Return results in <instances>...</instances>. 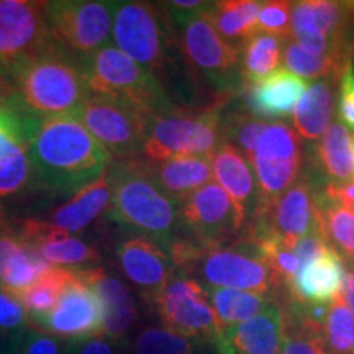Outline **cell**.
I'll list each match as a JSON object with an SVG mask.
<instances>
[{
	"label": "cell",
	"instance_id": "6da1fadb",
	"mask_svg": "<svg viewBox=\"0 0 354 354\" xmlns=\"http://www.w3.org/2000/svg\"><path fill=\"white\" fill-rule=\"evenodd\" d=\"M32 159L41 192L73 197L109 169L112 158L74 115L43 118L32 141Z\"/></svg>",
	"mask_w": 354,
	"mask_h": 354
},
{
	"label": "cell",
	"instance_id": "7a4b0ae2",
	"mask_svg": "<svg viewBox=\"0 0 354 354\" xmlns=\"http://www.w3.org/2000/svg\"><path fill=\"white\" fill-rule=\"evenodd\" d=\"M112 202L109 216L131 234L156 241L169 253L183 240L179 205L149 179L140 158L112 161L109 169Z\"/></svg>",
	"mask_w": 354,
	"mask_h": 354
},
{
	"label": "cell",
	"instance_id": "3957f363",
	"mask_svg": "<svg viewBox=\"0 0 354 354\" xmlns=\"http://www.w3.org/2000/svg\"><path fill=\"white\" fill-rule=\"evenodd\" d=\"M112 43L136 64L153 74L167 94L169 87L174 91L179 88V79H192L179 73L180 69L187 71V68L180 56L174 26L159 3L140 0L113 2Z\"/></svg>",
	"mask_w": 354,
	"mask_h": 354
},
{
	"label": "cell",
	"instance_id": "277c9868",
	"mask_svg": "<svg viewBox=\"0 0 354 354\" xmlns=\"http://www.w3.org/2000/svg\"><path fill=\"white\" fill-rule=\"evenodd\" d=\"M10 84L24 107L41 118L74 115L88 95L82 63L55 43L25 61Z\"/></svg>",
	"mask_w": 354,
	"mask_h": 354
},
{
	"label": "cell",
	"instance_id": "5b68a950",
	"mask_svg": "<svg viewBox=\"0 0 354 354\" xmlns=\"http://www.w3.org/2000/svg\"><path fill=\"white\" fill-rule=\"evenodd\" d=\"M41 120L13 92L0 99V227L13 207L43 194L32 159V141Z\"/></svg>",
	"mask_w": 354,
	"mask_h": 354
},
{
	"label": "cell",
	"instance_id": "8992f818",
	"mask_svg": "<svg viewBox=\"0 0 354 354\" xmlns=\"http://www.w3.org/2000/svg\"><path fill=\"white\" fill-rule=\"evenodd\" d=\"M82 69L91 94L122 100L143 110L149 117L179 109L153 74L113 44H107L84 59Z\"/></svg>",
	"mask_w": 354,
	"mask_h": 354
},
{
	"label": "cell",
	"instance_id": "52a82bcc",
	"mask_svg": "<svg viewBox=\"0 0 354 354\" xmlns=\"http://www.w3.org/2000/svg\"><path fill=\"white\" fill-rule=\"evenodd\" d=\"M209 10L177 30L179 51L194 81L209 87L216 99L232 100L243 91L241 51L216 33Z\"/></svg>",
	"mask_w": 354,
	"mask_h": 354
},
{
	"label": "cell",
	"instance_id": "ba28073f",
	"mask_svg": "<svg viewBox=\"0 0 354 354\" xmlns=\"http://www.w3.org/2000/svg\"><path fill=\"white\" fill-rule=\"evenodd\" d=\"M225 104L216 102L201 112L177 109L151 117L140 159L158 162L171 158L212 156L223 141Z\"/></svg>",
	"mask_w": 354,
	"mask_h": 354
},
{
	"label": "cell",
	"instance_id": "9c48e42d",
	"mask_svg": "<svg viewBox=\"0 0 354 354\" xmlns=\"http://www.w3.org/2000/svg\"><path fill=\"white\" fill-rule=\"evenodd\" d=\"M209 289H234L269 295L274 300V282L269 264L261 251L248 240H236L232 245L205 248L194 259L179 269Z\"/></svg>",
	"mask_w": 354,
	"mask_h": 354
},
{
	"label": "cell",
	"instance_id": "30bf717a",
	"mask_svg": "<svg viewBox=\"0 0 354 354\" xmlns=\"http://www.w3.org/2000/svg\"><path fill=\"white\" fill-rule=\"evenodd\" d=\"M290 39L315 56L354 59V2L300 0L290 15Z\"/></svg>",
	"mask_w": 354,
	"mask_h": 354
},
{
	"label": "cell",
	"instance_id": "8fae6325",
	"mask_svg": "<svg viewBox=\"0 0 354 354\" xmlns=\"http://www.w3.org/2000/svg\"><path fill=\"white\" fill-rule=\"evenodd\" d=\"M44 15L51 41L81 63L112 44L113 2L53 0L44 2Z\"/></svg>",
	"mask_w": 354,
	"mask_h": 354
},
{
	"label": "cell",
	"instance_id": "7c38bea8",
	"mask_svg": "<svg viewBox=\"0 0 354 354\" xmlns=\"http://www.w3.org/2000/svg\"><path fill=\"white\" fill-rule=\"evenodd\" d=\"M112 161L140 158L151 117L143 110L110 97L91 94L74 113Z\"/></svg>",
	"mask_w": 354,
	"mask_h": 354
},
{
	"label": "cell",
	"instance_id": "4fadbf2b",
	"mask_svg": "<svg viewBox=\"0 0 354 354\" xmlns=\"http://www.w3.org/2000/svg\"><path fill=\"white\" fill-rule=\"evenodd\" d=\"M253 167L261 201L268 203L290 189L304 172L302 138L284 122H269L254 151L246 158Z\"/></svg>",
	"mask_w": 354,
	"mask_h": 354
},
{
	"label": "cell",
	"instance_id": "5bb4252c",
	"mask_svg": "<svg viewBox=\"0 0 354 354\" xmlns=\"http://www.w3.org/2000/svg\"><path fill=\"white\" fill-rule=\"evenodd\" d=\"M315 198L317 187L313 177L310 172H302L297 183L282 196L261 205L253 223L240 238L248 241L276 238L294 246L317 228Z\"/></svg>",
	"mask_w": 354,
	"mask_h": 354
},
{
	"label": "cell",
	"instance_id": "9a60e30c",
	"mask_svg": "<svg viewBox=\"0 0 354 354\" xmlns=\"http://www.w3.org/2000/svg\"><path fill=\"white\" fill-rule=\"evenodd\" d=\"M151 305L162 326L187 336L198 344L214 343L221 331L209 292L187 274L176 271Z\"/></svg>",
	"mask_w": 354,
	"mask_h": 354
},
{
	"label": "cell",
	"instance_id": "2e32d148",
	"mask_svg": "<svg viewBox=\"0 0 354 354\" xmlns=\"http://www.w3.org/2000/svg\"><path fill=\"white\" fill-rule=\"evenodd\" d=\"M51 43L44 2L0 0V74L8 82L25 61Z\"/></svg>",
	"mask_w": 354,
	"mask_h": 354
},
{
	"label": "cell",
	"instance_id": "e0dca14e",
	"mask_svg": "<svg viewBox=\"0 0 354 354\" xmlns=\"http://www.w3.org/2000/svg\"><path fill=\"white\" fill-rule=\"evenodd\" d=\"M183 240L202 248L232 245L240 240V223L232 198L216 183L203 185L179 203Z\"/></svg>",
	"mask_w": 354,
	"mask_h": 354
},
{
	"label": "cell",
	"instance_id": "ac0fdd59",
	"mask_svg": "<svg viewBox=\"0 0 354 354\" xmlns=\"http://www.w3.org/2000/svg\"><path fill=\"white\" fill-rule=\"evenodd\" d=\"M30 325L64 343H77L104 335L99 299L76 271L56 307L46 315L30 320Z\"/></svg>",
	"mask_w": 354,
	"mask_h": 354
},
{
	"label": "cell",
	"instance_id": "d6986e66",
	"mask_svg": "<svg viewBox=\"0 0 354 354\" xmlns=\"http://www.w3.org/2000/svg\"><path fill=\"white\" fill-rule=\"evenodd\" d=\"M115 254L123 276L140 290L148 304L154 302L177 271L165 248L141 234H130L122 240Z\"/></svg>",
	"mask_w": 354,
	"mask_h": 354
},
{
	"label": "cell",
	"instance_id": "ffe728a7",
	"mask_svg": "<svg viewBox=\"0 0 354 354\" xmlns=\"http://www.w3.org/2000/svg\"><path fill=\"white\" fill-rule=\"evenodd\" d=\"M210 159L216 184L228 194L236 209L238 223L243 234L253 223L263 205L253 167L250 161L227 141H221Z\"/></svg>",
	"mask_w": 354,
	"mask_h": 354
},
{
	"label": "cell",
	"instance_id": "44dd1931",
	"mask_svg": "<svg viewBox=\"0 0 354 354\" xmlns=\"http://www.w3.org/2000/svg\"><path fill=\"white\" fill-rule=\"evenodd\" d=\"M17 233L33 248L43 261L55 268L69 271H87L99 268L100 256L92 245L50 227L41 218H28L17 228Z\"/></svg>",
	"mask_w": 354,
	"mask_h": 354
},
{
	"label": "cell",
	"instance_id": "7402d4cb",
	"mask_svg": "<svg viewBox=\"0 0 354 354\" xmlns=\"http://www.w3.org/2000/svg\"><path fill=\"white\" fill-rule=\"evenodd\" d=\"M79 277L95 292L102 307L104 335L113 342L130 344V335L138 323V305L131 290L122 279L112 276L102 268L76 271Z\"/></svg>",
	"mask_w": 354,
	"mask_h": 354
},
{
	"label": "cell",
	"instance_id": "603a6c76",
	"mask_svg": "<svg viewBox=\"0 0 354 354\" xmlns=\"http://www.w3.org/2000/svg\"><path fill=\"white\" fill-rule=\"evenodd\" d=\"M305 88V79L295 76L286 68H279L263 81L243 87L240 105L259 120H282L294 113Z\"/></svg>",
	"mask_w": 354,
	"mask_h": 354
},
{
	"label": "cell",
	"instance_id": "cb8c5ba5",
	"mask_svg": "<svg viewBox=\"0 0 354 354\" xmlns=\"http://www.w3.org/2000/svg\"><path fill=\"white\" fill-rule=\"evenodd\" d=\"M344 274L346 263L333 248L326 246L317 258L300 268L287 289V295L308 307H330L342 297Z\"/></svg>",
	"mask_w": 354,
	"mask_h": 354
},
{
	"label": "cell",
	"instance_id": "d4e9b609",
	"mask_svg": "<svg viewBox=\"0 0 354 354\" xmlns=\"http://www.w3.org/2000/svg\"><path fill=\"white\" fill-rule=\"evenodd\" d=\"M212 344L228 349L233 354H281V307L272 300L268 307L248 322L221 330Z\"/></svg>",
	"mask_w": 354,
	"mask_h": 354
},
{
	"label": "cell",
	"instance_id": "484cf974",
	"mask_svg": "<svg viewBox=\"0 0 354 354\" xmlns=\"http://www.w3.org/2000/svg\"><path fill=\"white\" fill-rule=\"evenodd\" d=\"M51 268L12 227H0V290L19 295Z\"/></svg>",
	"mask_w": 354,
	"mask_h": 354
},
{
	"label": "cell",
	"instance_id": "4316f807",
	"mask_svg": "<svg viewBox=\"0 0 354 354\" xmlns=\"http://www.w3.org/2000/svg\"><path fill=\"white\" fill-rule=\"evenodd\" d=\"M277 304L282 312L281 354H330L323 338V320L328 307H308L287 294Z\"/></svg>",
	"mask_w": 354,
	"mask_h": 354
},
{
	"label": "cell",
	"instance_id": "83f0119b",
	"mask_svg": "<svg viewBox=\"0 0 354 354\" xmlns=\"http://www.w3.org/2000/svg\"><path fill=\"white\" fill-rule=\"evenodd\" d=\"M141 161L149 179L177 205L214 179L210 156L171 158L158 162Z\"/></svg>",
	"mask_w": 354,
	"mask_h": 354
},
{
	"label": "cell",
	"instance_id": "f1b7e54d",
	"mask_svg": "<svg viewBox=\"0 0 354 354\" xmlns=\"http://www.w3.org/2000/svg\"><path fill=\"white\" fill-rule=\"evenodd\" d=\"M110 202H112V187L105 172L100 179L86 185L73 197H69L68 202L53 210L48 218L41 220L59 232L76 234L94 223L104 214V210H109Z\"/></svg>",
	"mask_w": 354,
	"mask_h": 354
},
{
	"label": "cell",
	"instance_id": "f546056e",
	"mask_svg": "<svg viewBox=\"0 0 354 354\" xmlns=\"http://www.w3.org/2000/svg\"><path fill=\"white\" fill-rule=\"evenodd\" d=\"M336 84L338 81L333 79H320L307 84L292 113L294 130L300 138L312 143L318 141L333 123Z\"/></svg>",
	"mask_w": 354,
	"mask_h": 354
},
{
	"label": "cell",
	"instance_id": "4dcf8cb0",
	"mask_svg": "<svg viewBox=\"0 0 354 354\" xmlns=\"http://www.w3.org/2000/svg\"><path fill=\"white\" fill-rule=\"evenodd\" d=\"M259 0H223L212 3L209 17L216 33L234 50L241 51L245 43L258 33Z\"/></svg>",
	"mask_w": 354,
	"mask_h": 354
},
{
	"label": "cell",
	"instance_id": "1f68e13d",
	"mask_svg": "<svg viewBox=\"0 0 354 354\" xmlns=\"http://www.w3.org/2000/svg\"><path fill=\"white\" fill-rule=\"evenodd\" d=\"M315 165L328 183H346L354 176L353 135L343 123L333 120L317 141Z\"/></svg>",
	"mask_w": 354,
	"mask_h": 354
},
{
	"label": "cell",
	"instance_id": "d6a6232c",
	"mask_svg": "<svg viewBox=\"0 0 354 354\" xmlns=\"http://www.w3.org/2000/svg\"><path fill=\"white\" fill-rule=\"evenodd\" d=\"M317 228L346 266L354 264V209L328 201L317 189Z\"/></svg>",
	"mask_w": 354,
	"mask_h": 354
},
{
	"label": "cell",
	"instance_id": "836d02e7",
	"mask_svg": "<svg viewBox=\"0 0 354 354\" xmlns=\"http://www.w3.org/2000/svg\"><path fill=\"white\" fill-rule=\"evenodd\" d=\"M284 43V39L263 32L248 39L241 50L243 87L263 81L279 69Z\"/></svg>",
	"mask_w": 354,
	"mask_h": 354
},
{
	"label": "cell",
	"instance_id": "e575fe53",
	"mask_svg": "<svg viewBox=\"0 0 354 354\" xmlns=\"http://www.w3.org/2000/svg\"><path fill=\"white\" fill-rule=\"evenodd\" d=\"M207 292L221 330L248 322L272 302L269 295L254 294V292L221 289V287H209Z\"/></svg>",
	"mask_w": 354,
	"mask_h": 354
},
{
	"label": "cell",
	"instance_id": "d590c367",
	"mask_svg": "<svg viewBox=\"0 0 354 354\" xmlns=\"http://www.w3.org/2000/svg\"><path fill=\"white\" fill-rule=\"evenodd\" d=\"M73 279L74 271L63 268H51L33 286L15 295V299L24 305L28 320H33V318L46 315L56 307L66 287L73 282Z\"/></svg>",
	"mask_w": 354,
	"mask_h": 354
},
{
	"label": "cell",
	"instance_id": "8d00e7d4",
	"mask_svg": "<svg viewBox=\"0 0 354 354\" xmlns=\"http://www.w3.org/2000/svg\"><path fill=\"white\" fill-rule=\"evenodd\" d=\"M282 63L287 71L294 73L295 76L305 79V81H320V79H333L339 81L344 69L338 61L331 57L315 56L312 53L305 51L297 43L287 39L282 51Z\"/></svg>",
	"mask_w": 354,
	"mask_h": 354
},
{
	"label": "cell",
	"instance_id": "74e56055",
	"mask_svg": "<svg viewBox=\"0 0 354 354\" xmlns=\"http://www.w3.org/2000/svg\"><path fill=\"white\" fill-rule=\"evenodd\" d=\"M198 343L162 325H148L136 331L133 354H197Z\"/></svg>",
	"mask_w": 354,
	"mask_h": 354
},
{
	"label": "cell",
	"instance_id": "f35d334b",
	"mask_svg": "<svg viewBox=\"0 0 354 354\" xmlns=\"http://www.w3.org/2000/svg\"><path fill=\"white\" fill-rule=\"evenodd\" d=\"M323 338L330 354H354V313L338 297L326 310Z\"/></svg>",
	"mask_w": 354,
	"mask_h": 354
},
{
	"label": "cell",
	"instance_id": "ab89813d",
	"mask_svg": "<svg viewBox=\"0 0 354 354\" xmlns=\"http://www.w3.org/2000/svg\"><path fill=\"white\" fill-rule=\"evenodd\" d=\"M30 325L24 305L0 290V354H17Z\"/></svg>",
	"mask_w": 354,
	"mask_h": 354
},
{
	"label": "cell",
	"instance_id": "60d3db41",
	"mask_svg": "<svg viewBox=\"0 0 354 354\" xmlns=\"http://www.w3.org/2000/svg\"><path fill=\"white\" fill-rule=\"evenodd\" d=\"M294 2L269 0L261 3L258 13V32L274 35L281 39H290V15Z\"/></svg>",
	"mask_w": 354,
	"mask_h": 354
},
{
	"label": "cell",
	"instance_id": "b9f144b4",
	"mask_svg": "<svg viewBox=\"0 0 354 354\" xmlns=\"http://www.w3.org/2000/svg\"><path fill=\"white\" fill-rule=\"evenodd\" d=\"M214 2H203V0H171V2H159L167 20L176 30L184 26L201 13L207 12Z\"/></svg>",
	"mask_w": 354,
	"mask_h": 354
},
{
	"label": "cell",
	"instance_id": "7bdbcfd3",
	"mask_svg": "<svg viewBox=\"0 0 354 354\" xmlns=\"http://www.w3.org/2000/svg\"><path fill=\"white\" fill-rule=\"evenodd\" d=\"M336 115L339 123H343L348 130H354V66H349L338 81Z\"/></svg>",
	"mask_w": 354,
	"mask_h": 354
},
{
	"label": "cell",
	"instance_id": "ee69618b",
	"mask_svg": "<svg viewBox=\"0 0 354 354\" xmlns=\"http://www.w3.org/2000/svg\"><path fill=\"white\" fill-rule=\"evenodd\" d=\"M66 349L68 343L32 326L17 354H66Z\"/></svg>",
	"mask_w": 354,
	"mask_h": 354
},
{
	"label": "cell",
	"instance_id": "f6af8a7d",
	"mask_svg": "<svg viewBox=\"0 0 354 354\" xmlns=\"http://www.w3.org/2000/svg\"><path fill=\"white\" fill-rule=\"evenodd\" d=\"M125 344H120L105 335L94 336L77 343H68L66 354H120Z\"/></svg>",
	"mask_w": 354,
	"mask_h": 354
},
{
	"label": "cell",
	"instance_id": "bcb514c9",
	"mask_svg": "<svg viewBox=\"0 0 354 354\" xmlns=\"http://www.w3.org/2000/svg\"><path fill=\"white\" fill-rule=\"evenodd\" d=\"M318 192L331 202L354 209V177L346 183H326Z\"/></svg>",
	"mask_w": 354,
	"mask_h": 354
},
{
	"label": "cell",
	"instance_id": "7dc6e473",
	"mask_svg": "<svg viewBox=\"0 0 354 354\" xmlns=\"http://www.w3.org/2000/svg\"><path fill=\"white\" fill-rule=\"evenodd\" d=\"M343 300L346 302L349 310L354 313V268L353 266H346V274H344L343 282Z\"/></svg>",
	"mask_w": 354,
	"mask_h": 354
},
{
	"label": "cell",
	"instance_id": "c3c4849f",
	"mask_svg": "<svg viewBox=\"0 0 354 354\" xmlns=\"http://www.w3.org/2000/svg\"><path fill=\"white\" fill-rule=\"evenodd\" d=\"M8 92H12V86H10V82H8L7 79L3 77L2 74H0V97L7 95Z\"/></svg>",
	"mask_w": 354,
	"mask_h": 354
},
{
	"label": "cell",
	"instance_id": "681fc988",
	"mask_svg": "<svg viewBox=\"0 0 354 354\" xmlns=\"http://www.w3.org/2000/svg\"><path fill=\"white\" fill-rule=\"evenodd\" d=\"M215 349H216V353H218V354H233V353H230L228 349H225L221 346H215Z\"/></svg>",
	"mask_w": 354,
	"mask_h": 354
},
{
	"label": "cell",
	"instance_id": "f907efd6",
	"mask_svg": "<svg viewBox=\"0 0 354 354\" xmlns=\"http://www.w3.org/2000/svg\"><path fill=\"white\" fill-rule=\"evenodd\" d=\"M353 154H354V140H353Z\"/></svg>",
	"mask_w": 354,
	"mask_h": 354
},
{
	"label": "cell",
	"instance_id": "816d5d0a",
	"mask_svg": "<svg viewBox=\"0 0 354 354\" xmlns=\"http://www.w3.org/2000/svg\"><path fill=\"white\" fill-rule=\"evenodd\" d=\"M353 268H354V264H353Z\"/></svg>",
	"mask_w": 354,
	"mask_h": 354
},
{
	"label": "cell",
	"instance_id": "f5cc1de1",
	"mask_svg": "<svg viewBox=\"0 0 354 354\" xmlns=\"http://www.w3.org/2000/svg\"><path fill=\"white\" fill-rule=\"evenodd\" d=\"M0 99H2V97H0Z\"/></svg>",
	"mask_w": 354,
	"mask_h": 354
}]
</instances>
